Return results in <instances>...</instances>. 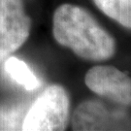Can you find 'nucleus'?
<instances>
[{"mask_svg":"<svg viewBox=\"0 0 131 131\" xmlns=\"http://www.w3.org/2000/svg\"><path fill=\"white\" fill-rule=\"evenodd\" d=\"M74 130H131V116L121 108H111L97 100H88L72 116Z\"/></svg>","mask_w":131,"mask_h":131,"instance_id":"3","label":"nucleus"},{"mask_svg":"<svg viewBox=\"0 0 131 131\" xmlns=\"http://www.w3.org/2000/svg\"><path fill=\"white\" fill-rule=\"evenodd\" d=\"M69 106L68 94L61 85L48 86L27 110L23 130H64L69 117Z\"/></svg>","mask_w":131,"mask_h":131,"instance_id":"2","label":"nucleus"},{"mask_svg":"<svg viewBox=\"0 0 131 131\" xmlns=\"http://www.w3.org/2000/svg\"><path fill=\"white\" fill-rule=\"evenodd\" d=\"M91 91L123 107L131 106V78L111 65L90 68L84 78Z\"/></svg>","mask_w":131,"mask_h":131,"instance_id":"5","label":"nucleus"},{"mask_svg":"<svg viewBox=\"0 0 131 131\" xmlns=\"http://www.w3.org/2000/svg\"><path fill=\"white\" fill-rule=\"evenodd\" d=\"M30 19L21 0H0V62L27 39Z\"/></svg>","mask_w":131,"mask_h":131,"instance_id":"4","label":"nucleus"},{"mask_svg":"<svg viewBox=\"0 0 131 131\" xmlns=\"http://www.w3.org/2000/svg\"><path fill=\"white\" fill-rule=\"evenodd\" d=\"M102 13L123 27L131 29V0H93Z\"/></svg>","mask_w":131,"mask_h":131,"instance_id":"6","label":"nucleus"},{"mask_svg":"<svg viewBox=\"0 0 131 131\" xmlns=\"http://www.w3.org/2000/svg\"><path fill=\"white\" fill-rule=\"evenodd\" d=\"M52 32L56 42L84 59L102 61L116 52V41L86 10L63 4L56 10Z\"/></svg>","mask_w":131,"mask_h":131,"instance_id":"1","label":"nucleus"},{"mask_svg":"<svg viewBox=\"0 0 131 131\" xmlns=\"http://www.w3.org/2000/svg\"><path fill=\"white\" fill-rule=\"evenodd\" d=\"M5 70L18 84L27 90H34L41 85V82L27 64L17 57H10L5 62Z\"/></svg>","mask_w":131,"mask_h":131,"instance_id":"7","label":"nucleus"},{"mask_svg":"<svg viewBox=\"0 0 131 131\" xmlns=\"http://www.w3.org/2000/svg\"><path fill=\"white\" fill-rule=\"evenodd\" d=\"M26 112L23 103L0 105V130H23Z\"/></svg>","mask_w":131,"mask_h":131,"instance_id":"8","label":"nucleus"}]
</instances>
